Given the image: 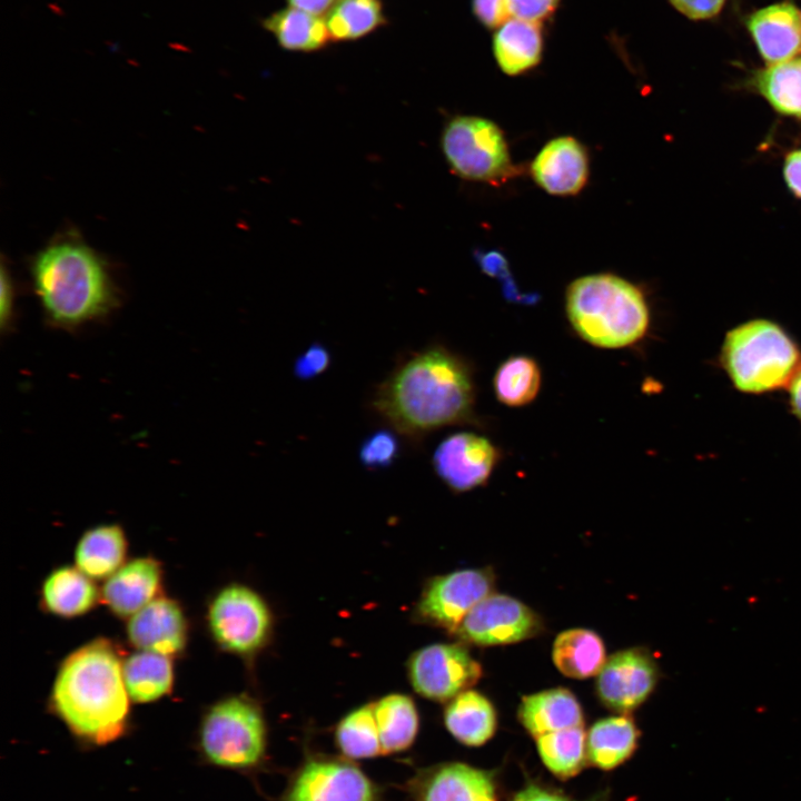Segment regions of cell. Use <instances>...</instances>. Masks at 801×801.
Listing matches in <instances>:
<instances>
[{"label":"cell","mask_w":801,"mask_h":801,"mask_svg":"<svg viewBox=\"0 0 801 801\" xmlns=\"http://www.w3.org/2000/svg\"><path fill=\"white\" fill-rule=\"evenodd\" d=\"M374 413L413 444L446 426L476 424V385L471 363L441 344L405 356L379 383Z\"/></svg>","instance_id":"obj_1"},{"label":"cell","mask_w":801,"mask_h":801,"mask_svg":"<svg viewBox=\"0 0 801 801\" xmlns=\"http://www.w3.org/2000/svg\"><path fill=\"white\" fill-rule=\"evenodd\" d=\"M33 291L46 322L76 330L103 320L119 306L108 261L76 231L57 235L29 260Z\"/></svg>","instance_id":"obj_2"},{"label":"cell","mask_w":801,"mask_h":801,"mask_svg":"<svg viewBox=\"0 0 801 801\" xmlns=\"http://www.w3.org/2000/svg\"><path fill=\"white\" fill-rule=\"evenodd\" d=\"M119 651L108 640H95L73 651L56 676L51 703L73 734L106 744L125 731L129 695Z\"/></svg>","instance_id":"obj_3"},{"label":"cell","mask_w":801,"mask_h":801,"mask_svg":"<svg viewBox=\"0 0 801 801\" xmlns=\"http://www.w3.org/2000/svg\"><path fill=\"white\" fill-rule=\"evenodd\" d=\"M564 307L575 334L599 348L634 346L650 328L651 313L643 290L612 273L572 280L565 290Z\"/></svg>","instance_id":"obj_4"},{"label":"cell","mask_w":801,"mask_h":801,"mask_svg":"<svg viewBox=\"0 0 801 801\" xmlns=\"http://www.w3.org/2000/svg\"><path fill=\"white\" fill-rule=\"evenodd\" d=\"M721 356L731 382L744 393L781 388L800 366V352L793 339L767 319L750 320L731 329Z\"/></svg>","instance_id":"obj_5"},{"label":"cell","mask_w":801,"mask_h":801,"mask_svg":"<svg viewBox=\"0 0 801 801\" xmlns=\"http://www.w3.org/2000/svg\"><path fill=\"white\" fill-rule=\"evenodd\" d=\"M439 145L449 169L464 180L501 186L520 174L504 131L487 118L472 115L449 118Z\"/></svg>","instance_id":"obj_6"},{"label":"cell","mask_w":801,"mask_h":801,"mask_svg":"<svg viewBox=\"0 0 801 801\" xmlns=\"http://www.w3.org/2000/svg\"><path fill=\"white\" fill-rule=\"evenodd\" d=\"M199 742L206 760L214 765L256 768L265 758L267 742L259 706L243 695L217 702L205 714Z\"/></svg>","instance_id":"obj_7"},{"label":"cell","mask_w":801,"mask_h":801,"mask_svg":"<svg viewBox=\"0 0 801 801\" xmlns=\"http://www.w3.org/2000/svg\"><path fill=\"white\" fill-rule=\"evenodd\" d=\"M210 632L225 650L250 654L266 642L270 630V613L263 599L239 584L222 589L208 611Z\"/></svg>","instance_id":"obj_8"},{"label":"cell","mask_w":801,"mask_h":801,"mask_svg":"<svg viewBox=\"0 0 801 801\" xmlns=\"http://www.w3.org/2000/svg\"><path fill=\"white\" fill-rule=\"evenodd\" d=\"M283 801H378V790L352 762L312 756L293 775Z\"/></svg>","instance_id":"obj_9"},{"label":"cell","mask_w":801,"mask_h":801,"mask_svg":"<svg viewBox=\"0 0 801 801\" xmlns=\"http://www.w3.org/2000/svg\"><path fill=\"white\" fill-rule=\"evenodd\" d=\"M482 675L479 663L459 644H432L409 661L414 690L431 700L447 701L469 690Z\"/></svg>","instance_id":"obj_10"},{"label":"cell","mask_w":801,"mask_h":801,"mask_svg":"<svg viewBox=\"0 0 801 801\" xmlns=\"http://www.w3.org/2000/svg\"><path fill=\"white\" fill-rule=\"evenodd\" d=\"M542 630L538 615L521 601L490 594L463 619L454 633L477 645H502L527 640Z\"/></svg>","instance_id":"obj_11"},{"label":"cell","mask_w":801,"mask_h":801,"mask_svg":"<svg viewBox=\"0 0 801 801\" xmlns=\"http://www.w3.org/2000/svg\"><path fill=\"white\" fill-rule=\"evenodd\" d=\"M502 453L487 437L456 432L436 447L432 464L436 475L454 492H467L487 483Z\"/></svg>","instance_id":"obj_12"},{"label":"cell","mask_w":801,"mask_h":801,"mask_svg":"<svg viewBox=\"0 0 801 801\" xmlns=\"http://www.w3.org/2000/svg\"><path fill=\"white\" fill-rule=\"evenodd\" d=\"M494 589L490 570H461L433 578L418 603L419 615L452 632Z\"/></svg>","instance_id":"obj_13"},{"label":"cell","mask_w":801,"mask_h":801,"mask_svg":"<svg viewBox=\"0 0 801 801\" xmlns=\"http://www.w3.org/2000/svg\"><path fill=\"white\" fill-rule=\"evenodd\" d=\"M597 675L596 691L604 705L619 713H629L650 696L659 671L647 651L627 649L606 659Z\"/></svg>","instance_id":"obj_14"},{"label":"cell","mask_w":801,"mask_h":801,"mask_svg":"<svg viewBox=\"0 0 801 801\" xmlns=\"http://www.w3.org/2000/svg\"><path fill=\"white\" fill-rule=\"evenodd\" d=\"M409 789L415 801H498L496 775L464 762L422 769Z\"/></svg>","instance_id":"obj_15"},{"label":"cell","mask_w":801,"mask_h":801,"mask_svg":"<svg viewBox=\"0 0 801 801\" xmlns=\"http://www.w3.org/2000/svg\"><path fill=\"white\" fill-rule=\"evenodd\" d=\"M534 182L552 196L580 194L589 181L590 158L585 146L572 136L548 140L530 165Z\"/></svg>","instance_id":"obj_16"},{"label":"cell","mask_w":801,"mask_h":801,"mask_svg":"<svg viewBox=\"0 0 801 801\" xmlns=\"http://www.w3.org/2000/svg\"><path fill=\"white\" fill-rule=\"evenodd\" d=\"M127 634L137 649L170 656L185 647L187 622L175 601L160 596L130 616Z\"/></svg>","instance_id":"obj_17"},{"label":"cell","mask_w":801,"mask_h":801,"mask_svg":"<svg viewBox=\"0 0 801 801\" xmlns=\"http://www.w3.org/2000/svg\"><path fill=\"white\" fill-rule=\"evenodd\" d=\"M746 26L761 56L770 65L788 61L801 49V14L790 2L753 12Z\"/></svg>","instance_id":"obj_18"},{"label":"cell","mask_w":801,"mask_h":801,"mask_svg":"<svg viewBox=\"0 0 801 801\" xmlns=\"http://www.w3.org/2000/svg\"><path fill=\"white\" fill-rule=\"evenodd\" d=\"M161 581L159 563L139 557L122 564L108 577L101 590L105 604L119 616H132L158 593Z\"/></svg>","instance_id":"obj_19"},{"label":"cell","mask_w":801,"mask_h":801,"mask_svg":"<svg viewBox=\"0 0 801 801\" xmlns=\"http://www.w3.org/2000/svg\"><path fill=\"white\" fill-rule=\"evenodd\" d=\"M517 715L533 740L554 731L584 725L578 700L570 690L563 688L523 696Z\"/></svg>","instance_id":"obj_20"},{"label":"cell","mask_w":801,"mask_h":801,"mask_svg":"<svg viewBox=\"0 0 801 801\" xmlns=\"http://www.w3.org/2000/svg\"><path fill=\"white\" fill-rule=\"evenodd\" d=\"M639 739L640 731L626 713L601 719L586 732L587 763L602 771L614 770L631 759Z\"/></svg>","instance_id":"obj_21"},{"label":"cell","mask_w":801,"mask_h":801,"mask_svg":"<svg viewBox=\"0 0 801 801\" xmlns=\"http://www.w3.org/2000/svg\"><path fill=\"white\" fill-rule=\"evenodd\" d=\"M444 723L458 742L469 748H477L494 736L497 714L493 703L485 695L474 690H466L447 704Z\"/></svg>","instance_id":"obj_22"},{"label":"cell","mask_w":801,"mask_h":801,"mask_svg":"<svg viewBox=\"0 0 801 801\" xmlns=\"http://www.w3.org/2000/svg\"><path fill=\"white\" fill-rule=\"evenodd\" d=\"M493 51L506 75L518 76L533 69L543 51L538 23L515 18L505 21L494 36Z\"/></svg>","instance_id":"obj_23"},{"label":"cell","mask_w":801,"mask_h":801,"mask_svg":"<svg viewBox=\"0 0 801 801\" xmlns=\"http://www.w3.org/2000/svg\"><path fill=\"white\" fill-rule=\"evenodd\" d=\"M552 659L562 674L573 679H587L599 674L605 664V646L594 631L570 629L556 636Z\"/></svg>","instance_id":"obj_24"},{"label":"cell","mask_w":801,"mask_h":801,"mask_svg":"<svg viewBox=\"0 0 801 801\" xmlns=\"http://www.w3.org/2000/svg\"><path fill=\"white\" fill-rule=\"evenodd\" d=\"M126 550V536L119 525L96 526L79 540L76 566L91 578L109 577L122 565Z\"/></svg>","instance_id":"obj_25"},{"label":"cell","mask_w":801,"mask_h":801,"mask_svg":"<svg viewBox=\"0 0 801 801\" xmlns=\"http://www.w3.org/2000/svg\"><path fill=\"white\" fill-rule=\"evenodd\" d=\"M42 600L56 615L72 617L87 613L98 600L93 582L78 567L55 570L43 582Z\"/></svg>","instance_id":"obj_26"},{"label":"cell","mask_w":801,"mask_h":801,"mask_svg":"<svg viewBox=\"0 0 801 801\" xmlns=\"http://www.w3.org/2000/svg\"><path fill=\"white\" fill-rule=\"evenodd\" d=\"M122 675L130 700L137 703L160 699L170 692L174 682L169 656L149 651L130 655L122 664Z\"/></svg>","instance_id":"obj_27"},{"label":"cell","mask_w":801,"mask_h":801,"mask_svg":"<svg viewBox=\"0 0 801 801\" xmlns=\"http://www.w3.org/2000/svg\"><path fill=\"white\" fill-rule=\"evenodd\" d=\"M374 714L383 754L408 749L418 731V714L413 700L404 694H389L374 703Z\"/></svg>","instance_id":"obj_28"},{"label":"cell","mask_w":801,"mask_h":801,"mask_svg":"<svg viewBox=\"0 0 801 801\" xmlns=\"http://www.w3.org/2000/svg\"><path fill=\"white\" fill-rule=\"evenodd\" d=\"M534 741L543 765L561 780L577 775L587 764L584 725L546 733Z\"/></svg>","instance_id":"obj_29"},{"label":"cell","mask_w":801,"mask_h":801,"mask_svg":"<svg viewBox=\"0 0 801 801\" xmlns=\"http://www.w3.org/2000/svg\"><path fill=\"white\" fill-rule=\"evenodd\" d=\"M542 370L535 358L512 355L503 360L493 376V389L497 400L508 407H523L538 395Z\"/></svg>","instance_id":"obj_30"},{"label":"cell","mask_w":801,"mask_h":801,"mask_svg":"<svg viewBox=\"0 0 801 801\" xmlns=\"http://www.w3.org/2000/svg\"><path fill=\"white\" fill-rule=\"evenodd\" d=\"M264 27L286 49L312 51L323 47L330 37L326 21L318 16L295 9H283L264 21Z\"/></svg>","instance_id":"obj_31"},{"label":"cell","mask_w":801,"mask_h":801,"mask_svg":"<svg viewBox=\"0 0 801 801\" xmlns=\"http://www.w3.org/2000/svg\"><path fill=\"white\" fill-rule=\"evenodd\" d=\"M755 82L775 110L801 117V57L771 65L758 73Z\"/></svg>","instance_id":"obj_32"},{"label":"cell","mask_w":801,"mask_h":801,"mask_svg":"<svg viewBox=\"0 0 801 801\" xmlns=\"http://www.w3.org/2000/svg\"><path fill=\"white\" fill-rule=\"evenodd\" d=\"M335 741L349 759H372L383 754L374 704L363 705L342 719L336 728Z\"/></svg>","instance_id":"obj_33"},{"label":"cell","mask_w":801,"mask_h":801,"mask_svg":"<svg viewBox=\"0 0 801 801\" xmlns=\"http://www.w3.org/2000/svg\"><path fill=\"white\" fill-rule=\"evenodd\" d=\"M378 0H340L328 13L326 24L332 38L355 39L382 24Z\"/></svg>","instance_id":"obj_34"},{"label":"cell","mask_w":801,"mask_h":801,"mask_svg":"<svg viewBox=\"0 0 801 801\" xmlns=\"http://www.w3.org/2000/svg\"><path fill=\"white\" fill-rule=\"evenodd\" d=\"M397 435L392 428H380L367 435L358 448L360 464L368 471L390 467L400 453Z\"/></svg>","instance_id":"obj_35"},{"label":"cell","mask_w":801,"mask_h":801,"mask_svg":"<svg viewBox=\"0 0 801 801\" xmlns=\"http://www.w3.org/2000/svg\"><path fill=\"white\" fill-rule=\"evenodd\" d=\"M332 355L319 342L309 345L294 362V375L300 380H310L324 374L330 366Z\"/></svg>","instance_id":"obj_36"},{"label":"cell","mask_w":801,"mask_h":801,"mask_svg":"<svg viewBox=\"0 0 801 801\" xmlns=\"http://www.w3.org/2000/svg\"><path fill=\"white\" fill-rule=\"evenodd\" d=\"M560 0H506L508 14L515 19L538 23L556 10Z\"/></svg>","instance_id":"obj_37"},{"label":"cell","mask_w":801,"mask_h":801,"mask_svg":"<svg viewBox=\"0 0 801 801\" xmlns=\"http://www.w3.org/2000/svg\"><path fill=\"white\" fill-rule=\"evenodd\" d=\"M14 284L10 270L4 264L1 265V290H0V325L1 330L10 329L14 316Z\"/></svg>","instance_id":"obj_38"},{"label":"cell","mask_w":801,"mask_h":801,"mask_svg":"<svg viewBox=\"0 0 801 801\" xmlns=\"http://www.w3.org/2000/svg\"><path fill=\"white\" fill-rule=\"evenodd\" d=\"M473 11L488 28L502 26L510 17L506 0H473Z\"/></svg>","instance_id":"obj_39"},{"label":"cell","mask_w":801,"mask_h":801,"mask_svg":"<svg viewBox=\"0 0 801 801\" xmlns=\"http://www.w3.org/2000/svg\"><path fill=\"white\" fill-rule=\"evenodd\" d=\"M676 10L690 19H709L716 16L725 0H670Z\"/></svg>","instance_id":"obj_40"},{"label":"cell","mask_w":801,"mask_h":801,"mask_svg":"<svg viewBox=\"0 0 801 801\" xmlns=\"http://www.w3.org/2000/svg\"><path fill=\"white\" fill-rule=\"evenodd\" d=\"M511 801H577L564 793L541 785L535 782H528L520 791L515 793Z\"/></svg>","instance_id":"obj_41"},{"label":"cell","mask_w":801,"mask_h":801,"mask_svg":"<svg viewBox=\"0 0 801 801\" xmlns=\"http://www.w3.org/2000/svg\"><path fill=\"white\" fill-rule=\"evenodd\" d=\"M783 174L790 190L801 198V150H794L787 156Z\"/></svg>","instance_id":"obj_42"},{"label":"cell","mask_w":801,"mask_h":801,"mask_svg":"<svg viewBox=\"0 0 801 801\" xmlns=\"http://www.w3.org/2000/svg\"><path fill=\"white\" fill-rule=\"evenodd\" d=\"M295 9L319 16L326 12L335 0H288Z\"/></svg>","instance_id":"obj_43"},{"label":"cell","mask_w":801,"mask_h":801,"mask_svg":"<svg viewBox=\"0 0 801 801\" xmlns=\"http://www.w3.org/2000/svg\"><path fill=\"white\" fill-rule=\"evenodd\" d=\"M790 385V404L793 413L801 419V364L793 375Z\"/></svg>","instance_id":"obj_44"}]
</instances>
